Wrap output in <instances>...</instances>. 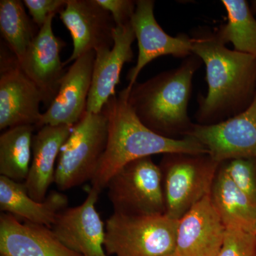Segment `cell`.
I'll use <instances>...</instances> for the list:
<instances>
[{
  "mask_svg": "<svg viewBox=\"0 0 256 256\" xmlns=\"http://www.w3.org/2000/svg\"><path fill=\"white\" fill-rule=\"evenodd\" d=\"M226 230L208 195L178 220L174 255L216 256L223 244Z\"/></svg>",
  "mask_w": 256,
  "mask_h": 256,
  "instance_id": "cell-16",
  "label": "cell"
},
{
  "mask_svg": "<svg viewBox=\"0 0 256 256\" xmlns=\"http://www.w3.org/2000/svg\"><path fill=\"white\" fill-rule=\"evenodd\" d=\"M72 127L45 126L34 134L30 172L24 183L28 195L37 202L46 200L48 188L54 183L56 163Z\"/></svg>",
  "mask_w": 256,
  "mask_h": 256,
  "instance_id": "cell-18",
  "label": "cell"
},
{
  "mask_svg": "<svg viewBox=\"0 0 256 256\" xmlns=\"http://www.w3.org/2000/svg\"><path fill=\"white\" fill-rule=\"evenodd\" d=\"M192 38V52L206 67L208 92L198 94L196 124L210 126L246 110L256 96V57L230 50L215 32L197 30Z\"/></svg>",
  "mask_w": 256,
  "mask_h": 256,
  "instance_id": "cell-1",
  "label": "cell"
},
{
  "mask_svg": "<svg viewBox=\"0 0 256 256\" xmlns=\"http://www.w3.org/2000/svg\"><path fill=\"white\" fill-rule=\"evenodd\" d=\"M34 126L10 128L0 136V174L24 182L30 172L32 158Z\"/></svg>",
  "mask_w": 256,
  "mask_h": 256,
  "instance_id": "cell-21",
  "label": "cell"
},
{
  "mask_svg": "<svg viewBox=\"0 0 256 256\" xmlns=\"http://www.w3.org/2000/svg\"><path fill=\"white\" fill-rule=\"evenodd\" d=\"M252 12H256V0L252 2Z\"/></svg>",
  "mask_w": 256,
  "mask_h": 256,
  "instance_id": "cell-28",
  "label": "cell"
},
{
  "mask_svg": "<svg viewBox=\"0 0 256 256\" xmlns=\"http://www.w3.org/2000/svg\"><path fill=\"white\" fill-rule=\"evenodd\" d=\"M40 30L26 14L22 1H0V31L18 62L23 58Z\"/></svg>",
  "mask_w": 256,
  "mask_h": 256,
  "instance_id": "cell-23",
  "label": "cell"
},
{
  "mask_svg": "<svg viewBox=\"0 0 256 256\" xmlns=\"http://www.w3.org/2000/svg\"><path fill=\"white\" fill-rule=\"evenodd\" d=\"M129 92V88H124L102 108L108 122L107 144L92 181V188L99 193L120 170L134 160L169 153L208 154L194 138L170 139L146 128L128 102Z\"/></svg>",
  "mask_w": 256,
  "mask_h": 256,
  "instance_id": "cell-2",
  "label": "cell"
},
{
  "mask_svg": "<svg viewBox=\"0 0 256 256\" xmlns=\"http://www.w3.org/2000/svg\"><path fill=\"white\" fill-rule=\"evenodd\" d=\"M42 92L20 67L8 47H1L0 58V130L20 126L37 128L42 118Z\"/></svg>",
  "mask_w": 256,
  "mask_h": 256,
  "instance_id": "cell-8",
  "label": "cell"
},
{
  "mask_svg": "<svg viewBox=\"0 0 256 256\" xmlns=\"http://www.w3.org/2000/svg\"><path fill=\"white\" fill-rule=\"evenodd\" d=\"M107 188L114 213L127 216L165 214L161 171L152 156L124 165L110 178Z\"/></svg>",
  "mask_w": 256,
  "mask_h": 256,
  "instance_id": "cell-7",
  "label": "cell"
},
{
  "mask_svg": "<svg viewBox=\"0 0 256 256\" xmlns=\"http://www.w3.org/2000/svg\"><path fill=\"white\" fill-rule=\"evenodd\" d=\"M95 50L77 58L66 70L60 90L46 112L42 114L37 130L45 126H74L86 112L92 86Z\"/></svg>",
  "mask_w": 256,
  "mask_h": 256,
  "instance_id": "cell-14",
  "label": "cell"
},
{
  "mask_svg": "<svg viewBox=\"0 0 256 256\" xmlns=\"http://www.w3.org/2000/svg\"><path fill=\"white\" fill-rule=\"evenodd\" d=\"M99 194L90 188L85 201L60 212L52 228L60 242L82 256H108L104 248L106 226L96 207Z\"/></svg>",
  "mask_w": 256,
  "mask_h": 256,
  "instance_id": "cell-12",
  "label": "cell"
},
{
  "mask_svg": "<svg viewBox=\"0 0 256 256\" xmlns=\"http://www.w3.org/2000/svg\"><path fill=\"white\" fill-rule=\"evenodd\" d=\"M136 40L131 22L114 26V46L96 50L87 112L100 114L108 101L116 95V88L124 64L132 62V44Z\"/></svg>",
  "mask_w": 256,
  "mask_h": 256,
  "instance_id": "cell-15",
  "label": "cell"
},
{
  "mask_svg": "<svg viewBox=\"0 0 256 256\" xmlns=\"http://www.w3.org/2000/svg\"><path fill=\"white\" fill-rule=\"evenodd\" d=\"M175 256L174 254H172V255H169V256Z\"/></svg>",
  "mask_w": 256,
  "mask_h": 256,
  "instance_id": "cell-30",
  "label": "cell"
},
{
  "mask_svg": "<svg viewBox=\"0 0 256 256\" xmlns=\"http://www.w3.org/2000/svg\"><path fill=\"white\" fill-rule=\"evenodd\" d=\"M252 233L255 234L256 235V220L255 224H254V228H252Z\"/></svg>",
  "mask_w": 256,
  "mask_h": 256,
  "instance_id": "cell-29",
  "label": "cell"
},
{
  "mask_svg": "<svg viewBox=\"0 0 256 256\" xmlns=\"http://www.w3.org/2000/svg\"><path fill=\"white\" fill-rule=\"evenodd\" d=\"M60 18L70 32L74 50L66 62H72L92 50L114 46V24L108 11L96 0H68Z\"/></svg>",
  "mask_w": 256,
  "mask_h": 256,
  "instance_id": "cell-11",
  "label": "cell"
},
{
  "mask_svg": "<svg viewBox=\"0 0 256 256\" xmlns=\"http://www.w3.org/2000/svg\"><path fill=\"white\" fill-rule=\"evenodd\" d=\"M154 1L138 0L131 20L138 44L137 63L127 75L128 86L132 87L143 68L153 60L162 56L171 55L186 58L192 54V38L186 34L176 36L168 34L156 22L154 14Z\"/></svg>",
  "mask_w": 256,
  "mask_h": 256,
  "instance_id": "cell-10",
  "label": "cell"
},
{
  "mask_svg": "<svg viewBox=\"0 0 256 256\" xmlns=\"http://www.w3.org/2000/svg\"><path fill=\"white\" fill-rule=\"evenodd\" d=\"M68 0H24V4L30 12L34 22L41 28L52 15L60 14Z\"/></svg>",
  "mask_w": 256,
  "mask_h": 256,
  "instance_id": "cell-26",
  "label": "cell"
},
{
  "mask_svg": "<svg viewBox=\"0 0 256 256\" xmlns=\"http://www.w3.org/2000/svg\"><path fill=\"white\" fill-rule=\"evenodd\" d=\"M98 4L108 11L116 26L130 22L136 9V1L132 0H96Z\"/></svg>",
  "mask_w": 256,
  "mask_h": 256,
  "instance_id": "cell-27",
  "label": "cell"
},
{
  "mask_svg": "<svg viewBox=\"0 0 256 256\" xmlns=\"http://www.w3.org/2000/svg\"><path fill=\"white\" fill-rule=\"evenodd\" d=\"M108 122L104 110L86 112L60 149L54 183L65 191L92 181L106 150Z\"/></svg>",
  "mask_w": 256,
  "mask_h": 256,
  "instance_id": "cell-6",
  "label": "cell"
},
{
  "mask_svg": "<svg viewBox=\"0 0 256 256\" xmlns=\"http://www.w3.org/2000/svg\"><path fill=\"white\" fill-rule=\"evenodd\" d=\"M203 64L196 55L188 56L180 66L161 72L130 88L128 102L146 128L162 137H188L194 124L188 114L193 78Z\"/></svg>",
  "mask_w": 256,
  "mask_h": 256,
  "instance_id": "cell-3",
  "label": "cell"
},
{
  "mask_svg": "<svg viewBox=\"0 0 256 256\" xmlns=\"http://www.w3.org/2000/svg\"><path fill=\"white\" fill-rule=\"evenodd\" d=\"M216 256H256V235L250 230L226 228L222 246Z\"/></svg>",
  "mask_w": 256,
  "mask_h": 256,
  "instance_id": "cell-25",
  "label": "cell"
},
{
  "mask_svg": "<svg viewBox=\"0 0 256 256\" xmlns=\"http://www.w3.org/2000/svg\"><path fill=\"white\" fill-rule=\"evenodd\" d=\"M229 176L256 206V159H235L222 162Z\"/></svg>",
  "mask_w": 256,
  "mask_h": 256,
  "instance_id": "cell-24",
  "label": "cell"
},
{
  "mask_svg": "<svg viewBox=\"0 0 256 256\" xmlns=\"http://www.w3.org/2000/svg\"><path fill=\"white\" fill-rule=\"evenodd\" d=\"M196 140L220 163L256 159V96L246 110L216 124H194L188 136Z\"/></svg>",
  "mask_w": 256,
  "mask_h": 256,
  "instance_id": "cell-9",
  "label": "cell"
},
{
  "mask_svg": "<svg viewBox=\"0 0 256 256\" xmlns=\"http://www.w3.org/2000/svg\"><path fill=\"white\" fill-rule=\"evenodd\" d=\"M220 164L208 154H163L159 166L165 214L178 220L197 202L210 195Z\"/></svg>",
  "mask_w": 256,
  "mask_h": 256,
  "instance_id": "cell-5",
  "label": "cell"
},
{
  "mask_svg": "<svg viewBox=\"0 0 256 256\" xmlns=\"http://www.w3.org/2000/svg\"><path fill=\"white\" fill-rule=\"evenodd\" d=\"M0 256H82L66 246L52 228L0 216Z\"/></svg>",
  "mask_w": 256,
  "mask_h": 256,
  "instance_id": "cell-17",
  "label": "cell"
},
{
  "mask_svg": "<svg viewBox=\"0 0 256 256\" xmlns=\"http://www.w3.org/2000/svg\"><path fill=\"white\" fill-rule=\"evenodd\" d=\"M210 198L226 228L252 232L256 206L229 176L222 163L212 185Z\"/></svg>",
  "mask_w": 256,
  "mask_h": 256,
  "instance_id": "cell-20",
  "label": "cell"
},
{
  "mask_svg": "<svg viewBox=\"0 0 256 256\" xmlns=\"http://www.w3.org/2000/svg\"><path fill=\"white\" fill-rule=\"evenodd\" d=\"M178 220L166 214L114 213L106 222L108 256H166L174 254Z\"/></svg>",
  "mask_w": 256,
  "mask_h": 256,
  "instance_id": "cell-4",
  "label": "cell"
},
{
  "mask_svg": "<svg viewBox=\"0 0 256 256\" xmlns=\"http://www.w3.org/2000/svg\"><path fill=\"white\" fill-rule=\"evenodd\" d=\"M54 16L52 15L47 18L18 62L24 73L40 89L43 97L42 104L47 108L58 94L66 73L60 60V52L66 43L54 34L52 22Z\"/></svg>",
  "mask_w": 256,
  "mask_h": 256,
  "instance_id": "cell-13",
  "label": "cell"
},
{
  "mask_svg": "<svg viewBox=\"0 0 256 256\" xmlns=\"http://www.w3.org/2000/svg\"><path fill=\"white\" fill-rule=\"evenodd\" d=\"M228 22L214 30L218 38L236 52L256 57V20L246 0H222Z\"/></svg>",
  "mask_w": 256,
  "mask_h": 256,
  "instance_id": "cell-22",
  "label": "cell"
},
{
  "mask_svg": "<svg viewBox=\"0 0 256 256\" xmlns=\"http://www.w3.org/2000/svg\"><path fill=\"white\" fill-rule=\"evenodd\" d=\"M68 197L52 191L38 202L28 195L24 183L0 176V210L30 223L52 228L57 216L68 208Z\"/></svg>",
  "mask_w": 256,
  "mask_h": 256,
  "instance_id": "cell-19",
  "label": "cell"
}]
</instances>
